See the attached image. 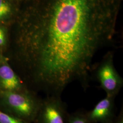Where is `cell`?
Wrapping results in <instances>:
<instances>
[{"label": "cell", "instance_id": "obj_1", "mask_svg": "<svg viewBox=\"0 0 123 123\" xmlns=\"http://www.w3.org/2000/svg\"><path fill=\"white\" fill-rule=\"evenodd\" d=\"M120 0H44L21 41V67L48 96L78 82L89 87L96 53L114 35Z\"/></svg>", "mask_w": 123, "mask_h": 123}, {"label": "cell", "instance_id": "obj_2", "mask_svg": "<svg viewBox=\"0 0 123 123\" xmlns=\"http://www.w3.org/2000/svg\"><path fill=\"white\" fill-rule=\"evenodd\" d=\"M42 100L28 89L23 91L0 92V105L23 121L38 114Z\"/></svg>", "mask_w": 123, "mask_h": 123}, {"label": "cell", "instance_id": "obj_3", "mask_svg": "<svg viewBox=\"0 0 123 123\" xmlns=\"http://www.w3.org/2000/svg\"><path fill=\"white\" fill-rule=\"evenodd\" d=\"M92 68L95 78L106 95L116 97L123 87V79L115 68L113 54L108 53Z\"/></svg>", "mask_w": 123, "mask_h": 123}, {"label": "cell", "instance_id": "obj_4", "mask_svg": "<svg viewBox=\"0 0 123 123\" xmlns=\"http://www.w3.org/2000/svg\"><path fill=\"white\" fill-rule=\"evenodd\" d=\"M66 108L61 96H48L42 100L38 113L41 123H64Z\"/></svg>", "mask_w": 123, "mask_h": 123}, {"label": "cell", "instance_id": "obj_5", "mask_svg": "<svg viewBox=\"0 0 123 123\" xmlns=\"http://www.w3.org/2000/svg\"><path fill=\"white\" fill-rule=\"evenodd\" d=\"M28 89L4 57L0 62V92L20 91Z\"/></svg>", "mask_w": 123, "mask_h": 123}, {"label": "cell", "instance_id": "obj_6", "mask_svg": "<svg viewBox=\"0 0 123 123\" xmlns=\"http://www.w3.org/2000/svg\"><path fill=\"white\" fill-rule=\"evenodd\" d=\"M115 97L107 95L98 102L88 114H87L90 122L108 123L113 113Z\"/></svg>", "mask_w": 123, "mask_h": 123}, {"label": "cell", "instance_id": "obj_7", "mask_svg": "<svg viewBox=\"0 0 123 123\" xmlns=\"http://www.w3.org/2000/svg\"><path fill=\"white\" fill-rule=\"evenodd\" d=\"M11 11V6L6 0H0V21L7 18Z\"/></svg>", "mask_w": 123, "mask_h": 123}, {"label": "cell", "instance_id": "obj_8", "mask_svg": "<svg viewBox=\"0 0 123 123\" xmlns=\"http://www.w3.org/2000/svg\"><path fill=\"white\" fill-rule=\"evenodd\" d=\"M0 123H26L17 117L0 110Z\"/></svg>", "mask_w": 123, "mask_h": 123}, {"label": "cell", "instance_id": "obj_9", "mask_svg": "<svg viewBox=\"0 0 123 123\" xmlns=\"http://www.w3.org/2000/svg\"><path fill=\"white\" fill-rule=\"evenodd\" d=\"M68 123H90L87 115L77 113L69 117Z\"/></svg>", "mask_w": 123, "mask_h": 123}, {"label": "cell", "instance_id": "obj_10", "mask_svg": "<svg viewBox=\"0 0 123 123\" xmlns=\"http://www.w3.org/2000/svg\"><path fill=\"white\" fill-rule=\"evenodd\" d=\"M6 43V35L4 29L0 27V47H3Z\"/></svg>", "mask_w": 123, "mask_h": 123}, {"label": "cell", "instance_id": "obj_11", "mask_svg": "<svg viewBox=\"0 0 123 123\" xmlns=\"http://www.w3.org/2000/svg\"><path fill=\"white\" fill-rule=\"evenodd\" d=\"M117 123H123V118H121V117L120 118V119H119Z\"/></svg>", "mask_w": 123, "mask_h": 123}, {"label": "cell", "instance_id": "obj_12", "mask_svg": "<svg viewBox=\"0 0 123 123\" xmlns=\"http://www.w3.org/2000/svg\"><path fill=\"white\" fill-rule=\"evenodd\" d=\"M4 58V57L3 56H2L1 55L0 53V62L3 60V59Z\"/></svg>", "mask_w": 123, "mask_h": 123}]
</instances>
